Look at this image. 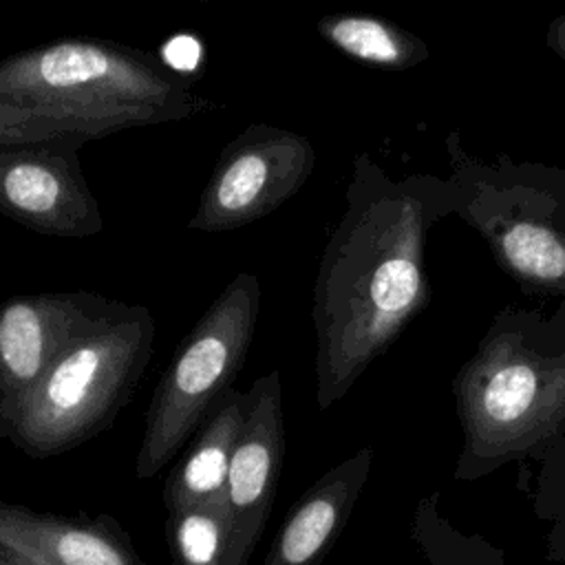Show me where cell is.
<instances>
[{"label": "cell", "instance_id": "6da1fadb", "mask_svg": "<svg viewBox=\"0 0 565 565\" xmlns=\"http://www.w3.org/2000/svg\"><path fill=\"white\" fill-rule=\"evenodd\" d=\"M450 177L388 174L358 152L313 285L316 404L327 411L402 335L430 298L426 241L433 225L457 214Z\"/></svg>", "mask_w": 565, "mask_h": 565}, {"label": "cell", "instance_id": "7a4b0ae2", "mask_svg": "<svg viewBox=\"0 0 565 565\" xmlns=\"http://www.w3.org/2000/svg\"><path fill=\"white\" fill-rule=\"evenodd\" d=\"M223 108L194 93L159 55L121 42L60 38L0 60V143H88Z\"/></svg>", "mask_w": 565, "mask_h": 565}, {"label": "cell", "instance_id": "3957f363", "mask_svg": "<svg viewBox=\"0 0 565 565\" xmlns=\"http://www.w3.org/2000/svg\"><path fill=\"white\" fill-rule=\"evenodd\" d=\"M463 446L457 479L534 459L565 435V300L503 307L452 380Z\"/></svg>", "mask_w": 565, "mask_h": 565}, {"label": "cell", "instance_id": "277c9868", "mask_svg": "<svg viewBox=\"0 0 565 565\" xmlns=\"http://www.w3.org/2000/svg\"><path fill=\"white\" fill-rule=\"evenodd\" d=\"M152 344L150 309L119 302L57 355L9 419L7 439L49 459L108 430L135 395Z\"/></svg>", "mask_w": 565, "mask_h": 565}, {"label": "cell", "instance_id": "5b68a950", "mask_svg": "<svg viewBox=\"0 0 565 565\" xmlns=\"http://www.w3.org/2000/svg\"><path fill=\"white\" fill-rule=\"evenodd\" d=\"M446 152L457 216L483 238L499 269L527 296L565 300V170L503 152L475 157L459 132L446 137Z\"/></svg>", "mask_w": 565, "mask_h": 565}, {"label": "cell", "instance_id": "8992f818", "mask_svg": "<svg viewBox=\"0 0 565 565\" xmlns=\"http://www.w3.org/2000/svg\"><path fill=\"white\" fill-rule=\"evenodd\" d=\"M260 282L234 276L177 347L150 397L135 477L150 479L192 439L214 402L232 388L254 340Z\"/></svg>", "mask_w": 565, "mask_h": 565}, {"label": "cell", "instance_id": "52a82bcc", "mask_svg": "<svg viewBox=\"0 0 565 565\" xmlns=\"http://www.w3.org/2000/svg\"><path fill=\"white\" fill-rule=\"evenodd\" d=\"M313 166L309 137L271 124H249L221 150L185 227L210 234L245 227L289 201Z\"/></svg>", "mask_w": 565, "mask_h": 565}, {"label": "cell", "instance_id": "ba28073f", "mask_svg": "<svg viewBox=\"0 0 565 565\" xmlns=\"http://www.w3.org/2000/svg\"><path fill=\"white\" fill-rule=\"evenodd\" d=\"M79 139L0 143V214L57 238H84L104 227L97 196L82 170Z\"/></svg>", "mask_w": 565, "mask_h": 565}, {"label": "cell", "instance_id": "9c48e42d", "mask_svg": "<svg viewBox=\"0 0 565 565\" xmlns=\"http://www.w3.org/2000/svg\"><path fill=\"white\" fill-rule=\"evenodd\" d=\"M117 305L90 291L20 294L0 302V408L7 426L57 355Z\"/></svg>", "mask_w": 565, "mask_h": 565}, {"label": "cell", "instance_id": "30bf717a", "mask_svg": "<svg viewBox=\"0 0 565 565\" xmlns=\"http://www.w3.org/2000/svg\"><path fill=\"white\" fill-rule=\"evenodd\" d=\"M247 393L249 408L232 452L225 483L232 565H247L263 536L285 457L280 373L274 369L256 377Z\"/></svg>", "mask_w": 565, "mask_h": 565}, {"label": "cell", "instance_id": "8fae6325", "mask_svg": "<svg viewBox=\"0 0 565 565\" xmlns=\"http://www.w3.org/2000/svg\"><path fill=\"white\" fill-rule=\"evenodd\" d=\"M373 448L362 446L329 468L287 512L260 565H322L371 475Z\"/></svg>", "mask_w": 565, "mask_h": 565}, {"label": "cell", "instance_id": "7c38bea8", "mask_svg": "<svg viewBox=\"0 0 565 565\" xmlns=\"http://www.w3.org/2000/svg\"><path fill=\"white\" fill-rule=\"evenodd\" d=\"M0 541L49 565H143L110 514H53L0 499Z\"/></svg>", "mask_w": 565, "mask_h": 565}, {"label": "cell", "instance_id": "4fadbf2b", "mask_svg": "<svg viewBox=\"0 0 565 565\" xmlns=\"http://www.w3.org/2000/svg\"><path fill=\"white\" fill-rule=\"evenodd\" d=\"M247 408L249 393L238 388L225 391L214 402L166 479L163 505L168 512L225 497L230 461Z\"/></svg>", "mask_w": 565, "mask_h": 565}, {"label": "cell", "instance_id": "5bb4252c", "mask_svg": "<svg viewBox=\"0 0 565 565\" xmlns=\"http://www.w3.org/2000/svg\"><path fill=\"white\" fill-rule=\"evenodd\" d=\"M318 33L342 55L382 68L406 71L428 60L422 38L380 15L329 13L318 20Z\"/></svg>", "mask_w": 565, "mask_h": 565}, {"label": "cell", "instance_id": "9a60e30c", "mask_svg": "<svg viewBox=\"0 0 565 565\" xmlns=\"http://www.w3.org/2000/svg\"><path fill=\"white\" fill-rule=\"evenodd\" d=\"M166 536L172 565H232L225 497L168 512Z\"/></svg>", "mask_w": 565, "mask_h": 565}, {"label": "cell", "instance_id": "2e32d148", "mask_svg": "<svg viewBox=\"0 0 565 565\" xmlns=\"http://www.w3.org/2000/svg\"><path fill=\"white\" fill-rule=\"evenodd\" d=\"M534 459L541 463L539 503L565 510V435L550 441Z\"/></svg>", "mask_w": 565, "mask_h": 565}, {"label": "cell", "instance_id": "e0dca14e", "mask_svg": "<svg viewBox=\"0 0 565 565\" xmlns=\"http://www.w3.org/2000/svg\"><path fill=\"white\" fill-rule=\"evenodd\" d=\"M161 64L174 75L188 79V75L199 73L203 62V44L192 33H177L166 40L159 53Z\"/></svg>", "mask_w": 565, "mask_h": 565}, {"label": "cell", "instance_id": "ac0fdd59", "mask_svg": "<svg viewBox=\"0 0 565 565\" xmlns=\"http://www.w3.org/2000/svg\"><path fill=\"white\" fill-rule=\"evenodd\" d=\"M0 558L4 561V565H49L46 561H42L40 556L26 552V550H20V547H13V545H7L0 541Z\"/></svg>", "mask_w": 565, "mask_h": 565}, {"label": "cell", "instance_id": "d6986e66", "mask_svg": "<svg viewBox=\"0 0 565 565\" xmlns=\"http://www.w3.org/2000/svg\"><path fill=\"white\" fill-rule=\"evenodd\" d=\"M545 42L547 46L565 62V13L556 15L550 26H547V33H545Z\"/></svg>", "mask_w": 565, "mask_h": 565}, {"label": "cell", "instance_id": "ffe728a7", "mask_svg": "<svg viewBox=\"0 0 565 565\" xmlns=\"http://www.w3.org/2000/svg\"><path fill=\"white\" fill-rule=\"evenodd\" d=\"M7 433H9V426H7V419L2 415V408H0V437L7 439Z\"/></svg>", "mask_w": 565, "mask_h": 565}, {"label": "cell", "instance_id": "44dd1931", "mask_svg": "<svg viewBox=\"0 0 565 565\" xmlns=\"http://www.w3.org/2000/svg\"><path fill=\"white\" fill-rule=\"evenodd\" d=\"M0 565H4V561H2V558H0Z\"/></svg>", "mask_w": 565, "mask_h": 565}]
</instances>
